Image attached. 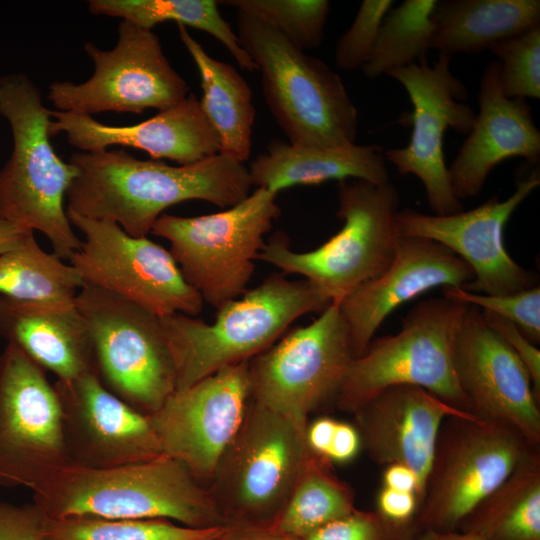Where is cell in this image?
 I'll return each instance as SVG.
<instances>
[{"label": "cell", "instance_id": "6da1fadb", "mask_svg": "<svg viewBox=\"0 0 540 540\" xmlns=\"http://www.w3.org/2000/svg\"><path fill=\"white\" fill-rule=\"evenodd\" d=\"M70 163L78 175L70 185L67 209L109 220L133 237H147L167 208L202 200L230 208L250 193L248 168L217 153L186 165L139 160L124 149L76 152Z\"/></svg>", "mask_w": 540, "mask_h": 540}, {"label": "cell", "instance_id": "7a4b0ae2", "mask_svg": "<svg viewBox=\"0 0 540 540\" xmlns=\"http://www.w3.org/2000/svg\"><path fill=\"white\" fill-rule=\"evenodd\" d=\"M32 494L47 518H159L197 529L227 525L207 486L166 455L104 469L69 465Z\"/></svg>", "mask_w": 540, "mask_h": 540}, {"label": "cell", "instance_id": "3957f363", "mask_svg": "<svg viewBox=\"0 0 540 540\" xmlns=\"http://www.w3.org/2000/svg\"><path fill=\"white\" fill-rule=\"evenodd\" d=\"M330 303L306 279L272 273L217 309L211 324L183 313L159 317L175 366L176 390L249 361L276 343L296 319L321 313Z\"/></svg>", "mask_w": 540, "mask_h": 540}, {"label": "cell", "instance_id": "277c9868", "mask_svg": "<svg viewBox=\"0 0 540 540\" xmlns=\"http://www.w3.org/2000/svg\"><path fill=\"white\" fill-rule=\"evenodd\" d=\"M0 115L11 128L13 150L0 170V216L50 241L54 253L70 260L80 240L64 209L78 169L55 152L48 134L50 110L25 74L0 77Z\"/></svg>", "mask_w": 540, "mask_h": 540}, {"label": "cell", "instance_id": "5b68a950", "mask_svg": "<svg viewBox=\"0 0 540 540\" xmlns=\"http://www.w3.org/2000/svg\"><path fill=\"white\" fill-rule=\"evenodd\" d=\"M237 28L241 46L260 72L265 101L288 143L316 148L356 144L358 112L338 74L241 10Z\"/></svg>", "mask_w": 540, "mask_h": 540}, {"label": "cell", "instance_id": "8992f818", "mask_svg": "<svg viewBox=\"0 0 540 540\" xmlns=\"http://www.w3.org/2000/svg\"><path fill=\"white\" fill-rule=\"evenodd\" d=\"M341 229L318 248L296 252L288 236L276 232L258 260L296 274L314 285L330 302L339 303L359 285L383 273L391 264L399 234L396 226L400 196L389 181L365 180L338 184Z\"/></svg>", "mask_w": 540, "mask_h": 540}, {"label": "cell", "instance_id": "52a82bcc", "mask_svg": "<svg viewBox=\"0 0 540 540\" xmlns=\"http://www.w3.org/2000/svg\"><path fill=\"white\" fill-rule=\"evenodd\" d=\"M468 306L446 297L417 303L399 332L372 339L351 361L332 404L353 413L387 388L411 385L469 413L453 359L456 333Z\"/></svg>", "mask_w": 540, "mask_h": 540}, {"label": "cell", "instance_id": "ba28073f", "mask_svg": "<svg viewBox=\"0 0 540 540\" xmlns=\"http://www.w3.org/2000/svg\"><path fill=\"white\" fill-rule=\"evenodd\" d=\"M307 423L250 400L207 485L227 525H272L310 452Z\"/></svg>", "mask_w": 540, "mask_h": 540}, {"label": "cell", "instance_id": "9c48e42d", "mask_svg": "<svg viewBox=\"0 0 540 540\" xmlns=\"http://www.w3.org/2000/svg\"><path fill=\"white\" fill-rule=\"evenodd\" d=\"M276 197L259 187L221 212L195 217L163 213L151 233L169 241L185 281L219 309L248 290L265 235L281 213Z\"/></svg>", "mask_w": 540, "mask_h": 540}, {"label": "cell", "instance_id": "30bf717a", "mask_svg": "<svg viewBox=\"0 0 540 540\" xmlns=\"http://www.w3.org/2000/svg\"><path fill=\"white\" fill-rule=\"evenodd\" d=\"M75 304L92 344L95 371L119 399L148 416L176 390L159 316L118 294L84 285Z\"/></svg>", "mask_w": 540, "mask_h": 540}, {"label": "cell", "instance_id": "8fae6325", "mask_svg": "<svg viewBox=\"0 0 540 540\" xmlns=\"http://www.w3.org/2000/svg\"><path fill=\"white\" fill-rule=\"evenodd\" d=\"M534 448L513 426L474 417L443 421L416 519L419 531L458 530Z\"/></svg>", "mask_w": 540, "mask_h": 540}, {"label": "cell", "instance_id": "7c38bea8", "mask_svg": "<svg viewBox=\"0 0 540 540\" xmlns=\"http://www.w3.org/2000/svg\"><path fill=\"white\" fill-rule=\"evenodd\" d=\"M353 359L339 304L331 302L312 323L248 361L251 400L308 422L311 412L332 403Z\"/></svg>", "mask_w": 540, "mask_h": 540}, {"label": "cell", "instance_id": "4fadbf2b", "mask_svg": "<svg viewBox=\"0 0 540 540\" xmlns=\"http://www.w3.org/2000/svg\"><path fill=\"white\" fill-rule=\"evenodd\" d=\"M84 49L94 73L82 83L52 82L48 99L55 110L88 116L106 111L141 114L149 108L167 109L189 94L187 82L171 66L150 29L122 20L112 49L91 42Z\"/></svg>", "mask_w": 540, "mask_h": 540}, {"label": "cell", "instance_id": "5bb4252c", "mask_svg": "<svg viewBox=\"0 0 540 540\" xmlns=\"http://www.w3.org/2000/svg\"><path fill=\"white\" fill-rule=\"evenodd\" d=\"M66 213L84 236L69 260L84 285L118 294L159 317L202 311V297L185 281L169 250L147 237L130 236L112 221Z\"/></svg>", "mask_w": 540, "mask_h": 540}, {"label": "cell", "instance_id": "9a60e30c", "mask_svg": "<svg viewBox=\"0 0 540 540\" xmlns=\"http://www.w3.org/2000/svg\"><path fill=\"white\" fill-rule=\"evenodd\" d=\"M70 465L45 370L13 343L0 354V486L32 491Z\"/></svg>", "mask_w": 540, "mask_h": 540}, {"label": "cell", "instance_id": "2e32d148", "mask_svg": "<svg viewBox=\"0 0 540 540\" xmlns=\"http://www.w3.org/2000/svg\"><path fill=\"white\" fill-rule=\"evenodd\" d=\"M451 58L439 53L433 66L424 58L387 74L405 88L413 111L403 117L412 126L408 145L385 151V158L395 165L400 174L418 177L436 215L463 211L462 202L451 188L443 137L448 128L467 135L476 116L473 109L463 102L467 90L451 73Z\"/></svg>", "mask_w": 540, "mask_h": 540}, {"label": "cell", "instance_id": "e0dca14e", "mask_svg": "<svg viewBox=\"0 0 540 540\" xmlns=\"http://www.w3.org/2000/svg\"><path fill=\"white\" fill-rule=\"evenodd\" d=\"M250 400L245 361L175 390L148 419L163 454L207 486L238 433Z\"/></svg>", "mask_w": 540, "mask_h": 540}, {"label": "cell", "instance_id": "ac0fdd59", "mask_svg": "<svg viewBox=\"0 0 540 540\" xmlns=\"http://www.w3.org/2000/svg\"><path fill=\"white\" fill-rule=\"evenodd\" d=\"M539 184V170L533 171L517 181L515 191L506 200L493 196L474 209L450 215L398 210V234L435 241L465 261L474 273L473 280L461 287L467 291L502 295L530 289L538 285V278L511 258L504 230L516 208Z\"/></svg>", "mask_w": 540, "mask_h": 540}, {"label": "cell", "instance_id": "d6986e66", "mask_svg": "<svg viewBox=\"0 0 540 540\" xmlns=\"http://www.w3.org/2000/svg\"><path fill=\"white\" fill-rule=\"evenodd\" d=\"M454 367L467 411L487 421L516 428L533 447H540V401L520 359L469 305L459 324L453 349Z\"/></svg>", "mask_w": 540, "mask_h": 540}, {"label": "cell", "instance_id": "ffe728a7", "mask_svg": "<svg viewBox=\"0 0 540 540\" xmlns=\"http://www.w3.org/2000/svg\"><path fill=\"white\" fill-rule=\"evenodd\" d=\"M53 385L70 465L104 469L164 455L148 416L111 393L95 370Z\"/></svg>", "mask_w": 540, "mask_h": 540}, {"label": "cell", "instance_id": "44dd1931", "mask_svg": "<svg viewBox=\"0 0 540 540\" xmlns=\"http://www.w3.org/2000/svg\"><path fill=\"white\" fill-rule=\"evenodd\" d=\"M473 278L471 267L445 246L425 238L399 237L388 268L338 303L354 358L399 306L430 289L463 287Z\"/></svg>", "mask_w": 540, "mask_h": 540}, {"label": "cell", "instance_id": "7402d4cb", "mask_svg": "<svg viewBox=\"0 0 540 540\" xmlns=\"http://www.w3.org/2000/svg\"><path fill=\"white\" fill-rule=\"evenodd\" d=\"M352 414L361 450L373 462L402 464L414 472L420 505L443 421L449 416L477 418L411 385L387 388Z\"/></svg>", "mask_w": 540, "mask_h": 540}, {"label": "cell", "instance_id": "603a6c76", "mask_svg": "<svg viewBox=\"0 0 540 540\" xmlns=\"http://www.w3.org/2000/svg\"><path fill=\"white\" fill-rule=\"evenodd\" d=\"M50 137L65 134L67 142L81 152L132 147L153 159L191 164L219 153V142L193 93L143 122L113 126L92 116L50 110Z\"/></svg>", "mask_w": 540, "mask_h": 540}, {"label": "cell", "instance_id": "cb8c5ba5", "mask_svg": "<svg viewBox=\"0 0 540 540\" xmlns=\"http://www.w3.org/2000/svg\"><path fill=\"white\" fill-rule=\"evenodd\" d=\"M499 63L485 68L478 93L479 113L455 159L448 167L457 199L477 196L502 161L523 157L531 164L540 159V131L525 99L507 98L499 84Z\"/></svg>", "mask_w": 540, "mask_h": 540}, {"label": "cell", "instance_id": "d4e9b609", "mask_svg": "<svg viewBox=\"0 0 540 540\" xmlns=\"http://www.w3.org/2000/svg\"><path fill=\"white\" fill-rule=\"evenodd\" d=\"M0 337L57 380L95 370L89 330L75 300L23 301L0 295Z\"/></svg>", "mask_w": 540, "mask_h": 540}, {"label": "cell", "instance_id": "484cf974", "mask_svg": "<svg viewBox=\"0 0 540 540\" xmlns=\"http://www.w3.org/2000/svg\"><path fill=\"white\" fill-rule=\"evenodd\" d=\"M252 186L276 194L295 185H318L353 178L374 184L390 181L387 160L378 145L316 148L273 140L248 168Z\"/></svg>", "mask_w": 540, "mask_h": 540}, {"label": "cell", "instance_id": "4316f807", "mask_svg": "<svg viewBox=\"0 0 540 540\" xmlns=\"http://www.w3.org/2000/svg\"><path fill=\"white\" fill-rule=\"evenodd\" d=\"M430 49L452 57L476 54L540 26L539 0H444L432 13Z\"/></svg>", "mask_w": 540, "mask_h": 540}, {"label": "cell", "instance_id": "83f0119b", "mask_svg": "<svg viewBox=\"0 0 540 540\" xmlns=\"http://www.w3.org/2000/svg\"><path fill=\"white\" fill-rule=\"evenodd\" d=\"M177 28L200 74V107L218 138L219 153L244 163L251 154L256 116L251 88L232 65L211 57L187 27Z\"/></svg>", "mask_w": 540, "mask_h": 540}, {"label": "cell", "instance_id": "f1b7e54d", "mask_svg": "<svg viewBox=\"0 0 540 540\" xmlns=\"http://www.w3.org/2000/svg\"><path fill=\"white\" fill-rule=\"evenodd\" d=\"M458 530L483 540H540V448L532 449Z\"/></svg>", "mask_w": 540, "mask_h": 540}, {"label": "cell", "instance_id": "f546056e", "mask_svg": "<svg viewBox=\"0 0 540 540\" xmlns=\"http://www.w3.org/2000/svg\"><path fill=\"white\" fill-rule=\"evenodd\" d=\"M352 488L332 470L331 462L309 452L282 510L269 527L302 540L356 509Z\"/></svg>", "mask_w": 540, "mask_h": 540}, {"label": "cell", "instance_id": "4dcf8cb0", "mask_svg": "<svg viewBox=\"0 0 540 540\" xmlns=\"http://www.w3.org/2000/svg\"><path fill=\"white\" fill-rule=\"evenodd\" d=\"M88 10L94 15L117 17L150 30L166 21L202 30L220 41L242 69L257 70L237 34L221 16L218 1L89 0Z\"/></svg>", "mask_w": 540, "mask_h": 540}, {"label": "cell", "instance_id": "1f68e13d", "mask_svg": "<svg viewBox=\"0 0 540 540\" xmlns=\"http://www.w3.org/2000/svg\"><path fill=\"white\" fill-rule=\"evenodd\" d=\"M84 286L75 268L44 251L34 234L0 255V295L23 301L72 302Z\"/></svg>", "mask_w": 540, "mask_h": 540}, {"label": "cell", "instance_id": "d6a6232c", "mask_svg": "<svg viewBox=\"0 0 540 540\" xmlns=\"http://www.w3.org/2000/svg\"><path fill=\"white\" fill-rule=\"evenodd\" d=\"M437 0H406L385 15L373 46L362 66L375 79L426 58L433 36L432 13Z\"/></svg>", "mask_w": 540, "mask_h": 540}, {"label": "cell", "instance_id": "836d02e7", "mask_svg": "<svg viewBox=\"0 0 540 540\" xmlns=\"http://www.w3.org/2000/svg\"><path fill=\"white\" fill-rule=\"evenodd\" d=\"M225 526L190 528L167 519H109L97 516L47 518V540H213Z\"/></svg>", "mask_w": 540, "mask_h": 540}, {"label": "cell", "instance_id": "e575fe53", "mask_svg": "<svg viewBox=\"0 0 540 540\" xmlns=\"http://www.w3.org/2000/svg\"><path fill=\"white\" fill-rule=\"evenodd\" d=\"M219 3L258 18L302 51L321 45L330 11L327 0H228Z\"/></svg>", "mask_w": 540, "mask_h": 540}, {"label": "cell", "instance_id": "d590c367", "mask_svg": "<svg viewBox=\"0 0 540 540\" xmlns=\"http://www.w3.org/2000/svg\"><path fill=\"white\" fill-rule=\"evenodd\" d=\"M489 50L498 59L499 84L507 98H540V26L499 41Z\"/></svg>", "mask_w": 540, "mask_h": 540}, {"label": "cell", "instance_id": "8d00e7d4", "mask_svg": "<svg viewBox=\"0 0 540 540\" xmlns=\"http://www.w3.org/2000/svg\"><path fill=\"white\" fill-rule=\"evenodd\" d=\"M444 297L491 312L514 324L532 343L540 342V287L487 295L461 287L443 288Z\"/></svg>", "mask_w": 540, "mask_h": 540}, {"label": "cell", "instance_id": "74e56055", "mask_svg": "<svg viewBox=\"0 0 540 540\" xmlns=\"http://www.w3.org/2000/svg\"><path fill=\"white\" fill-rule=\"evenodd\" d=\"M392 0H364L349 29L336 43V66L344 71L362 68L375 44L381 23Z\"/></svg>", "mask_w": 540, "mask_h": 540}, {"label": "cell", "instance_id": "f35d334b", "mask_svg": "<svg viewBox=\"0 0 540 540\" xmlns=\"http://www.w3.org/2000/svg\"><path fill=\"white\" fill-rule=\"evenodd\" d=\"M419 532L388 521L376 510L355 509L302 540H416Z\"/></svg>", "mask_w": 540, "mask_h": 540}, {"label": "cell", "instance_id": "ab89813d", "mask_svg": "<svg viewBox=\"0 0 540 540\" xmlns=\"http://www.w3.org/2000/svg\"><path fill=\"white\" fill-rule=\"evenodd\" d=\"M46 516L34 504L0 501V540H47Z\"/></svg>", "mask_w": 540, "mask_h": 540}, {"label": "cell", "instance_id": "60d3db41", "mask_svg": "<svg viewBox=\"0 0 540 540\" xmlns=\"http://www.w3.org/2000/svg\"><path fill=\"white\" fill-rule=\"evenodd\" d=\"M481 312L485 323L506 342L525 366L540 401V350L511 322L491 312Z\"/></svg>", "mask_w": 540, "mask_h": 540}, {"label": "cell", "instance_id": "b9f144b4", "mask_svg": "<svg viewBox=\"0 0 540 540\" xmlns=\"http://www.w3.org/2000/svg\"><path fill=\"white\" fill-rule=\"evenodd\" d=\"M419 509L420 502L414 492L382 486L378 493L376 511L396 525L417 528L416 519Z\"/></svg>", "mask_w": 540, "mask_h": 540}, {"label": "cell", "instance_id": "7bdbcfd3", "mask_svg": "<svg viewBox=\"0 0 540 540\" xmlns=\"http://www.w3.org/2000/svg\"><path fill=\"white\" fill-rule=\"evenodd\" d=\"M360 450V436L353 423L337 420L327 460L331 463L346 464L354 460Z\"/></svg>", "mask_w": 540, "mask_h": 540}, {"label": "cell", "instance_id": "ee69618b", "mask_svg": "<svg viewBox=\"0 0 540 540\" xmlns=\"http://www.w3.org/2000/svg\"><path fill=\"white\" fill-rule=\"evenodd\" d=\"M337 420L330 417H319L306 426V443L308 449L327 460Z\"/></svg>", "mask_w": 540, "mask_h": 540}, {"label": "cell", "instance_id": "f6af8a7d", "mask_svg": "<svg viewBox=\"0 0 540 540\" xmlns=\"http://www.w3.org/2000/svg\"><path fill=\"white\" fill-rule=\"evenodd\" d=\"M383 486L399 491L414 492L420 502L419 484L414 472L405 465L391 464L385 467Z\"/></svg>", "mask_w": 540, "mask_h": 540}, {"label": "cell", "instance_id": "bcb514c9", "mask_svg": "<svg viewBox=\"0 0 540 540\" xmlns=\"http://www.w3.org/2000/svg\"><path fill=\"white\" fill-rule=\"evenodd\" d=\"M213 540H294L269 527L227 525Z\"/></svg>", "mask_w": 540, "mask_h": 540}, {"label": "cell", "instance_id": "7dc6e473", "mask_svg": "<svg viewBox=\"0 0 540 540\" xmlns=\"http://www.w3.org/2000/svg\"><path fill=\"white\" fill-rule=\"evenodd\" d=\"M33 234L31 229L0 216V255L20 247Z\"/></svg>", "mask_w": 540, "mask_h": 540}, {"label": "cell", "instance_id": "c3c4849f", "mask_svg": "<svg viewBox=\"0 0 540 540\" xmlns=\"http://www.w3.org/2000/svg\"><path fill=\"white\" fill-rule=\"evenodd\" d=\"M416 540H483L472 533L463 532L460 530L438 531V530H422L418 533Z\"/></svg>", "mask_w": 540, "mask_h": 540}]
</instances>
